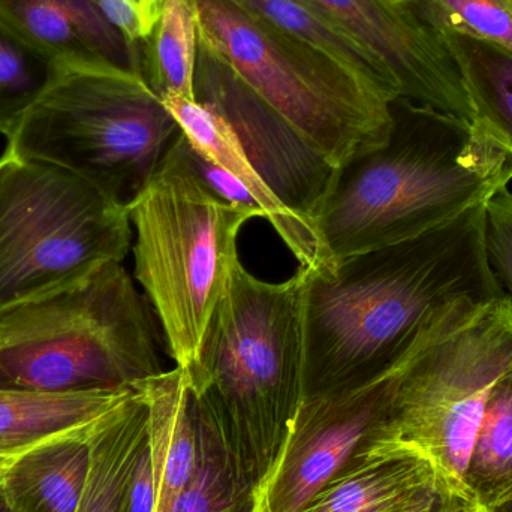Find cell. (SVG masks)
<instances>
[{
	"label": "cell",
	"mask_w": 512,
	"mask_h": 512,
	"mask_svg": "<svg viewBox=\"0 0 512 512\" xmlns=\"http://www.w3.org/2000/svg\"><path fill=\"white\" fill-rule=\"evenodd\" d=\"M487 204L423 236L304 270V393L351 390L396 369L457 301L505 294L486 249Z\"/></svg>",
	"instance_id": "cell-1"
},
{
	"label": "cell",
	"mask_w": 512,
	"mask_h": 512,
	"mask_svg": "<svg viewBox=\"0 0 512 512\" xmlns=\"http://www.w3.org/2000/svg\"><path fill=\"white\" fill-rule=\"evenodd\" d=\"M382 146L337 168L316 216L331 261L423 236L510 186L507 146L474 123L397 98Z\"/></svg>",
	"instance_id": "cell-2"
},
{
	"label": "cell",
	"mask_w": 512,
	"mask_h": 512,
	"mask_svg": "<svg viewBox=\"0 0 512 512\" xmlns=\"http://www.w3.org/2000/svg\"><path fill=\"white\" fill-rule=\"evenodd\" d=\"M188 376L198 417L255 487L304 393V273L271 283L237 261Z\"/></svg>",
	"instance_id": "cell-3"
},
{
	"label": "cell",
	"mask_w": 512,
	"mask_h": 512,
	"mask_svg": "<svg viewBox=\"0 0 512 512\" xmlns=\"http://www.w3.org/2000/svg\"><path fill=\"white\" fill-rule=\"evenodd\" d=\"M149 301L123 262L0 310V388L135 387L165 372Z\"/></svg>",
	"instance_id": "cell-4"
},
{
	"label": "cell",
	"mask_w": 512,
	"mask_h": 512,
	"mask_svg": "<svg viewBox=\"0 0 512 512\" xmlns=\"http://www.w3.org/2000/svg\"><path fill=\"white\" fill-rule=\"evenodd\" d=\"M129 216L137 231L135 279L161 324L168 354L191 375L240 261V230L258 216L207 185L182 131L129 207Z\"/></svg>",
	"instance_id": "cell-5"
},
{
	"label": "cell",
	"mask_w": 512,
	"mask_h": 512,
	"mask_svg": "<svg viewBox=\"0 0 512 512\" xmlns=\"http://www.w3.org/2000/svg\"><path fill=\"white\" fill-rule=\"evenodd\" d=\"M179 132L140 75L62 66L6 138L5 153L62 168L129 210Z\"/></svg>",
	"instance_id": "cell-6"
},
{
	"label": "cell",
	"mask_w": 512,
	"mask_h": 512,
	"mask_svg": "<svg viewBox=\"0 0 512 512\" xmlns=\"http://www.w3.org/2000/svg\"><path fill=\"white\" fill-rule=\"evenodd\" d=\"M200 39L334 167L382 146L393 126L381 87L234 0H194Z\"/></svg>",
	"instance_id": "cell-7"
},
{
	"label": "cell",
	"mask_w": 512,
	"mask_h": 512,
	"mask_svg": "<svg viewBox=\"0 0 512 512\" xmlns=\"http://www.w3.org/2000/svg\"><path fill=\"white\" fill-rule=\"evenodd\" d=\"M510 369L511 301L466 304L411 358L390 415L357 454L423 457L471 502L465 475L475 438L493 385Z\"/></svg>",
	"instance_id": "cell-8"
},
{
	"label": "cell",
	"mask_w": 512,
	"mask_h": 512,
	"mask_svg": "<svg viewBox=\"0 0 512 512\" xmlns=\"http://www.w3.org/2000/svg\"><path fill=\"white\" fill-rule=\"evenodd\" d=\"M129 210L75 174L0 158V310L89 276L131 249Z\"/></svg>",
	"instance_id": "cell-9"
},
{
	"label": "cell",
	"mask_w": 512,
	"mask_h": 512,
	"mask_svg": "<svg viewBox=\"0 0 512 512\" xmlns=\"http://www.w3.org/2000/svg\"><path fill=\"white\" fill-rule=\"evenodd\" d=\"M468 303H454L418 348L387 375L351 390L304 397L273 463L252 490L251 512L303 511L385 423L411 358Z\"/></svg>",
	"instance_id": "cell-10"
},
{
	"label": "cell",
	"mask_w": 512,
	"mask_h": 512,
	"mask_svg": "<svg viewBox=\"0 0 512 512\" xmlns=\"http://www.w3.org/2000/svg\"><path fill=\"white\" fill-rule=\"evenodd\" d=\"M195 99L218 111L271 191L316 228V216L336 177L334 167L200 39ZM318 231V230H316Z\"/></svg>",
	"instance_id": "cell-11"
},
{
	"label": "cell",
	"mask_w": 512,
	"mask_h": 512,
	"mask_svg": "<svg viewBox=\"0 0 512 512\" xmlns=\"http://www.w3.org/2000/svg\"><path fill=\"white\" fill-rule=\"evenodd\" d=\"M310 2L387 66L399 98L463 122L477 120L456 60L411 6L388 0Z\"/></svg>",
	"instance_id": "cell-12"
},
{
	"label": "cell",
	"mask_w": 512,
	"mask_h": 512,
	"mask_svg": "<svg viewBox=\"0 0 512 512\" xmlns=\"http://www.w3.org/2000/svg\"><path fill=\"white\" fill-rule=\"evenodd\" d=\"M161 101L179 123L201 176L219 197L270 222L300 268L313 273L333 270L316 228L271 191L218 111L182 95H165Z\"/></svg>",
	"instance_id": "cell-13"
},
{
	"label": "cell",
	"mask_w": 512,
	"mask_h": 512,
	"mask_svg": "<svg viewBox=\"0 0 512 512\" xmlns=\"http://www.w3.org/2000/svg\"><path fill=\"white\" fill-rule=\"evenodd\" d=\"M0 15L63 68L143 77L140 45L107 20L98 0H0Z\"/></svg>",
	"instance_id": "cell-14"
},
{
	"label": "cell",
	"mask_w": 512,
	"mask_h": 512,
	"mask_svg": "<svg viewBox=\"0 0 512 512\" xmlns=\"http://www.w3.org/2000/svg\"><path fill=\"white\" fill-rule=\"evenodd\" d=\"M454 499L423 457L355 454L301 512H435Z\"/></svg>",
	"instance_id": "cell-15"
},
{
	"label": "cell",
	"mask_w": 512,
	"mask_h": 512,
	"mask_svg": "<svg viewBox=\"0 0 512 512\" xmlns=\"http://www.w3.org/2000/svg\"><path fill=\"white\" fill-rule=\"evenodd\" d=\"M147 405L155 512H174L198 462V420L188 376L179 367L135 385Z\"/></svg>",
	"instance_id": "cell-16"
},
{
	"label": "cell",
	"mask_w": 512,
	"mask_h": 512,
	"mask_svg": "<svg viewBox=\"0 0 512 512\" xmlns=\"http://www.w3.org/2000/svg\"><path fill=\"white\" fill-rule=\"evenodd\" d=\"M137 391V387L72 393L0 388V465L98 423Z\"/></svg>",
	"instance_id": "cell-17"
},
{
	"label": "cell",
	"mask_w": 512,
	"mask_h": 512,
	"mask_svg": "<svg viewBox=\"0 0 512 512\" xmlns=\"http://www.w3.org/2000/svg\"><path fill=\"white\" fill-rule=\"evenodd\" d=\"M101 420L5 463L0 496L9 511L77 512L89 472L90 436Z\"/></svg>",
	"instance_id": "cell-18"
},
{
	"label": "cell",
	"mask_w": 512,
	"mask_h": 512,
	"mask_svg": "<svg viewBox=\"0 0 512 512\" xmlns=\"http://www.w3.org/2000/svg\"><path fill=\"white\" fill-rule=\"evenodd\" d=\"M147 420L140 388L102 418L90 436L89 472L77 512H125L129 481L147 444Z\"/></svg>",
	"instance_id": "cell-19"
},
{
	"label": "cell",
	"mask_w": 512,
	"mask_h": 512,
	"mask_svg": "<svg viewBox=\"0 0 512 512\" xmlns=\"http://www.w3.org/2000/svg\"><path fill=\"white\" fill-rule=\"evenodd\" d=\"M273 29L324 51L337 62L399 98L387 66L310 0H234Z\"/></svg>",
	"instance_id": "cell-20"
},
{
	"label": "cell",
	"mask_w": 512,
	"mask_h": 512,
	"mask_svg": "<svg viewBox=\"0 0 512 512\" xmlns=\"http://www.w3.org/2000/svg\"><path fill=\"white\" fill-rule=\"evenodd\" d=\"M200 30L194 0H165L155 30L140 44L141 74L159 96L195 99Z\"/></svg>",
	"instance_id": "cell-21"
},
{
	"label": "cell",
	"mask_w": 512,
	"mask_h": 512,
	"mask_svg": "<svg viewBox=\"0 0 512 512\" xmlns=\"http://www.w3.org/2000/svg\"><path fill=\"white\" fill-rule=\"evenodd\" d=\"M439 35L459 66L477 117L507 146L512 161L511 51L462 33Z\"/></svg>",
	"instance_id": "cell-22"
},
{
	"label": "cell",
	"mask_w": 512,
	"mask_h": 512,
	"mask_svg": "<svg viewBox=\"0 0 512 512\" xmlns=\"http://www.w3.org/2000/svg\"><path fill=\"white\" fill-rule=\"evenodd\" d=\"M471 502L486 511L512 490V369L493 385L465 475Z\"/></svg>",
	"instance_id": "cell-23"
},
{
	"label": "cell",
	"mask_w": 512,
	"mask_h": 512,
	"mask_svg": "<svg viewBox=\"0 0 512 512\" xmlns=\"http://www.w3.org/2000/svg\"><path fill=\"white\" fill-rule=\"evenodd\" d=\"M60 68L0 15V134L14 132Z\"/></svg>",
	"instance_id": "cell-24"
},
{
	"label": "cell",
	"mask_w": 512,
	"mask_h": 512,
	"mask_svg": "<svg viewBox=\"0 0 512 512\" xmlns=\"http://www.w3.org/2000/svg\"><path fill=\"white\" fill-rule=\"evenodd\" d=\"M197 420V469L174 512H251L254 487L234 471L198 414Z\"/></svg>",
	"instance_id": "cell-25"
},
{
	"label": "cell",
	"mask_w": 512,
	"mask_h": 512,
	"mask_svg": "<svg viewBox=\"0 0 512 512\" xmlns=\"http://www.w3.org/2000/svg\"><path fill=\"white\" fill-rule=\"evenodd\" d=\"M406 5L438 33H462L512 53L511 0H411Z\"/></svg>",
	"instance_id": "cell-26"
},
{
	"label": "cell",
	"mask_w": 512,
	"mask_h": 512,
	"mask_svg": "<svg viewBox=\"0 0 512 512\" xmlns=\"http://www.w3.org/2000/svg\"><path fill=\"white\" fill-rule=\"evenodd\" d=\"M486 249L493 273L505 297L512 303V191L499 189L486 213Z\"/></svg>",
	"instance_id": "cell-27"
},
{
	"label": "cell",
	"mask_w": 512,
	"mask_h": 512,
	"mask_svg": "<svg viewBox=\"0 0 512 512\" xmlns=\"http://www.w3.org/2000/svg\"><path fill=\"white\" fill-rule=\"evenodd\" d=\"M107 20L128 39L146 41L164 12L165 0H98Z\"/></svg>",
	"instance_id": "cell-28"
},
{
	"label": "cell",
	"mask_w": 512,
	"mask_h": 512,
	"mask_svg": "<svg viewBox=\"0 0 512 512\" xmlns=\"http://www.w3.org/2000/svg\"><path fill=\"white\" fill-rule=\"evenodd\" d=\"M156 490L150 459L149 439L144 445L126 492L125 512H155Z\"/></svg>",
	"instance_id": "cell-29"
},
{
	"label": "cell",
	"mask_w": 512,
	"mask_h": 512,
	"mask_svg": "<svg viewBox=\"0 0 512 512\" xmlns=\"http://www.w3.org/2000/svg\"><path fill=\"white\" fill-rule=\"evenodd\" d=\"M435 512H484L477 505L472 502L465 501V499H454V501L448 502L444 507L439 508Z\"/></svg>",
	"instance_id": "cell-30"
},
{
	"label": "cell",
	"mask_w": 512,
	"mask_h": 512,
	"mask_svg": "<svg viewBox=\"0 0 512 512\" xmlns=\"http://www.w3.org/2000/svg\"><path fill=\"white\" fill-rule=\"evenodd\" d=\"M484 512H512V490L508 495H505L501 501L496 502L493 507H490L489 510Z\"/></svg>",
	"instance_id": "cell-31"
},
{
	"label": "cell",
	"mask_w": 512,
	"mask_h": 512,
	"mask_svg": "<svg viewBox=\"0 0 512 512\" xmlns=\"http://www.w3.org/2000/svg\"><path fill=\"white\" fill-rule=\"evenodd\" d=\"M0 512H11L9 508L6 507L5 502H3L2 496H0Z\"/></svg>",
	"instance_id": "cell-32"
},
{
	"label": "cell",
	"mask_w": 512,
	"mask_h": 512,
	"mask_svg": "<svg viewBox=\"0 0 512 512\" xmlns=\"http://www.w3.org/2000/svg\"><path fill=\"white\" fill-rule=\"evenodd\" d=\"M388 2H391V3H408V2H411V0H388Z\"/></svg>",
	"instance_id": "cell-33"
},
{
	"label": "cell",
	"mask_w": 512,
	"mask_h": 512,
	"mask_svg": "<svg viewBox=\"0 0 512 512\" xmlns=\"http://www.w3.org/2000/svg\"><path fill=\"white\" fill-rule=\"evenodd\" d=\"M3 465H0V468H2Z\"/></svg>",
	"instance_id": "cell-34"
},
{
	"label": "cell",
	"mask_w": 512,
	"mask_h": 512,
	"mask_svg": "<svg viewBox=\"0 0 512 512\" xmlns=\"http://www.w3.org/2000/svg\"><path fill=\"white\" fill-rule=\"evenodd\" d=\"M511 3H512V0H511Z\"/></svg>",
	"instance_id": "cell-35"
}]
</instances>
